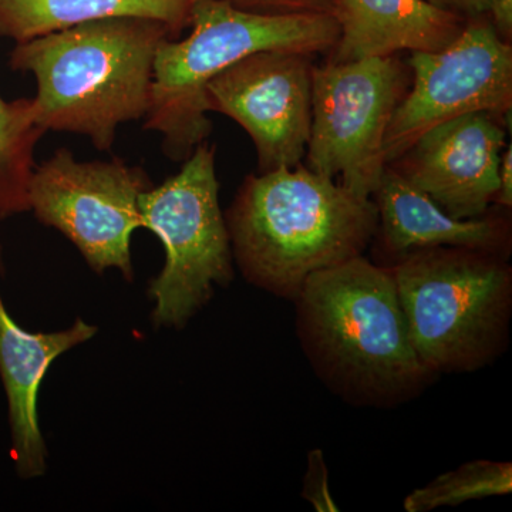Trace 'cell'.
<instances>
[{
    "mask_svg": "<svg viewBox=\"0 0 512 512\" xmlns=\"http://www.w3.org/2000/svg\"><path fill=\"white\" fill-rule=\"evenodd\" d=\"M490 16L498 35L510 42L512 36V0H491Z\"/></svg>",
    "mask_w": 512,
    "mask_h": 512,
    "instance_id": "cell-22",
    "label": "cell"
},
{
    "mask_svg": "<svg viewBox=\"0 0 512 512\" xmlns=\"http://www.w3.org/2000/svg\"><path fill=\"white\" fill-rule=\"evenodd\" d=\"M153 187L140 167L120 158L79 161L59 148L36 165L30 184V211L76 245L90 268H117L133 278L131 235L141 224L138 200Z\"/></svg>",
    "mask_w": 512,
    "mask_h": 512,
    "instance_id": "cell-8",
    "label": "cell"
},
{
    "mask_svg": "<svg viewBox=\"0 0 512 512\" xmlns=\"http://www.w3.org/2000/svg\"><path fill=\"white\" fill-rule=\"evenodd\" d=\"M410 82V67L396 55L313 66L305 167L372 198L387 165V128Z\"/></svg>",
    "mask_w": 512,
    "mask_h": 512,
    "instance_id": "cell-7",
    "label": "cell"
},
{
    "mask_svg": "<svg viewBox=\"0 0 512 512\" xmlns=\"http://www.w3.org/2000/svg\"><path fill=\"white\" fill-rule=\"evenodd\" d=\"M293 302L303 353L343 402L392 409L439 377L414 349L389 266L356 256L312 275Z\"/></svg>",
    "mask_w": 512,
    "mask_h": 512,
    "instance_id": "cell-1",
    "label": "cell"
},
{
    "mask_svg": "<svg viewBox=\"0 0 512 512\" xmlns=\"http://www.w3.org/2000/svg\"><path fill=\"white\" fill-rule=\"evenodd\" d=\"M372 200L379 215L376 235L393 261L407 252L434 247L478 249L507 258L510 254L511 225L507 218L485 214L457 220L389 165Z\"/></svg>",
    "mask_w": 512,
    "mask_h": 512,
    "instance_id": "cell-13",
    "label": "cell"
},
{
    "mask_svg": "<svg viewBox=\"0 0 512 512\" xmlns=\"http://www.w3.org/2000/svg\"><path fill=\"white\" fill-rule=\"evenodd\" d=\"M45 133L33 99L0 97V220L30 211L35 148Z\"/></svg>",
    "mask_w": 512,
    "mask_h": 512,
    "instance_id": "cell-16",
    "label": "cell"
},
{
    "mask_svg": "<svg viewBox=\"0 0 512 512\" xmlns=\"http://www.w3.org/2000/svg\"><path fill=\"white\" fill-rule=\"evenodd\" d=\"M437 8L451 10L464 18L490 15L491 0H427Z\"/></svg>",
    "mask_w": 512,
    "mask_h": 512,
    "instance_id": "cell-20",
    "label": "cell"
},
{
    "mask_svg": "<svg viewBox=\"0 0 512 512\" xmlns=\"http://www.w3.org/2000/svg\"><path fill=\"white\" fill-rule=\"evenodd\" d=\"M302 498L318 512H338V504L329 490V474L325 454L319 448L309 451L308 467L303 478Z\"/></svg>",
    "mask_w": 512,
    "mask_h": 512,
    "instance_id": "cell-18",
    "label": "cell"
},
{
    "mask_svg": "<svg viewBox=\"0 0 512 512\" xmlns=\"http://www.w3.org/2000/svg\"><path fill=\"white\" fill-rule=\"evenodd\" d=\"M340 26L329 62L346 63L396 53L439 52L454 42L467 18L427 0H336Z\"/></svg>",
    "mask_w": 512,
    "mask_h": 512,
    "instance_id": "cell-14",
    "label": "cell"
},
{
    "mask_svg": "<svg viewBox=\"0 0 512 512\" xmlns=\"http://www.w3.org/2000/svg\"><path fill=\"white\" fill-rule=\"evenodd\" d=\"M195 0H0V37L25 43L93 22L147 18L165 23L175 39L190 28Z\"/></svg>",
    "mask_w": 512,
    "mask_h": 512,
    "instance_id": "cell-15",
    "label": "cell"
},
{
    "mask_svg": "<svg viewBox=\"0 0 512 512\" xmlns=\"http://www.w3.org/2000/svg\"><path fill=\"white\" fill-rule=\"evenodd\" d=\"M143 228L161 239L165 265L151 282L157 326H183L210 301L215 286L234 279L227 222L220 207L215 147L192 151L180 173L138 200Z\"/></svg>",
    "mask_w": 512,
    "mask_h": 512,
    "instance_id": "cell-6",
    "label": "cell"
},
{
    "mask_svg": "<svg viewBox=\"0 0 512 512\" xmlns=\"http://www.w3.org/2000/svg\"><path fill=\"white\" fill-rule=\"evenodd\" d=\"M312 55L281 50L252 53L205 87L208 113L247 131L259 173L302 164L312 121Z\"/></svg>",
    "mask_w": 512,
    "mask_h": 512,
    "instance_id": "cell-10",
    "label": "cell"
},
{
    "mask_svg": "<svg viewBox=\"0 0 512 512\" xmlns=\"http://www.w3.org/2000/svg\"><path fill=\"white\" fill-rule=\"evenodd\" d=\"M225 222L247 281L293 302L312 275L363 255L379 215L372 198L299 164L248 175Z\"/></svg>",
    "mask_w": 512,
    "mask_h": 512,
    "instance_id": "cell-2",
    "label": "cell"
},
{
    "mask_svg": "<svg viewBox=\"0 0 512 512\" xmlns=\"http://www.w3.org/2000/svg\"><path fill=\"white\" fill-rule=\"evenodd\" d=\"M512 464L507 461H468L447 471L424 487L407 495V512H427L440 507H457L467 501L511 494Z\"/></svg>",
    "mask_w": 512,
    "mask_h": 512,
    "instance_id": "cell-17",
    "label": "cell"
},
{
    "mask_svg": "<svg viewBox=\"0 0 512 512\" xmlns=\"http://www.w3.org/2000/svg\"><path fill=\"white\" fill-rule=\"evenodd\" d=\"M238 8L261 13H333L336 0H229Z\"/></svg>",
    "mask_w": 512,
    "mask_h": 512,
    "instance_id": "cell-19",
    "label": "cell"
},
{
    "mask_svg": "<svg viewBox=\"0 0 512 512\" xmlns=\"http://www.w3.org/2000/svg\"><path fill=\"white\" fill-rule=\"evenodd\" d=\"M504 121L488 113L448 120L387 164L457 220L487 214L500 188Z\"/></svg>",
    "mask_w": 512,
    "mask_h": 512,
    "instance_id": "cell-11",
    "label": "cell"
},
{
    "mask_svg": "<svg viewBox=\"0 0 512 512\" xmlns=\"http://www.w3.org/2000/svg\"><path fill=\"white\" fill-rule=\"evenodd\" d=\"M168 39L174 33L160 20H93L16 43L10 67L35 77L40 126L110 151L121 124L146 117L154 60Z\"/></svg>",
    "mask_w": 512,
    "mask_h": 512,
    "instance_id": "cell-3",
    "label": "cell"
},
{
    "mask_svg": "<svg viewBox=\"0 0 512 512\" xmlns=\"http://www.w3.org/2000/svg\"><path fill=\"white\" fill-rule=\"evenodd\" d=\"M389 268L414 349L434 375L477 372L508 349L512 268L507 256L424 248L407 252Z\"/></svg>",
    "mask_w": 512,
    "mask_h": 512,
    "instance_id": "cell-5",
    "label": "cell"
},
{
    "mask_svg": "<svg viewBox=\"0 0 512 512\" xmlns=\"http://www.w3.org/2000/svg\"><path fill=\"white\" fill-rule=\"evenodd\" d=\"M407 66L412 82L387 128V164L448 120L470 113L493 114L503 121L510 117L512 47L498 35L490 15L467 19L446 49L413 52Z\"/></svg>",
    "mask_w": 512,
    "mask_h": 512,
    "instance_id": "cell-9",
    "label": "cell"
},
{
    "mask_svg": "<svg viewBox=\"0 0 512 512\" xmlns=\"http://www.w3.org/2000/svg\"><path fill=\"white\" fill-rule=\"evenodd\" d=\"M191 33L168 39L154 60L144 127L163 137L164 153L187 160L212 131L205 87L231 64L265 50L318 55L338 43L333 13H261L229 0H195Z\"/></svg>",
    "mask_w": 512,
    "mask_h": 512,
    "instance_id": "cell-4",
    "label": "cell"
},
{
    "mask_svg": "<svg viewBox=\"0 0 512 512\" xmlns=\"http://www.w3.org/2000/svg\"><path fill=\"white\" fill-rule=\"evenodd\" d=\"M96 332V326L82 319L62 332H26L10 318L0 296V376L9 402L12 458L20 477H39L46 470V446L37 419L43 377L57 357L92 339Z\"/></svg>",
    "mask_w": 512,
    "mask_h": 512,
    "instance_id": "cell-12",
    "label": "cell"
},
{
    "mask_svg": "<svg viewBox=\"0 0 512 512\" xmlns=\"http://www.w3.org/2000/svg\"><path fill=\"white\" fill-rule=\"evenodd\" d=\"M494 204L504 208L512 207V147L508 144L503 151L500 163V188L494 198Z\"/></svg>",
    "mask_w": 512,
    "mask_h": 512,
    "instance_id": "cell-21",
    "label": "cell"
}]
</instances>
